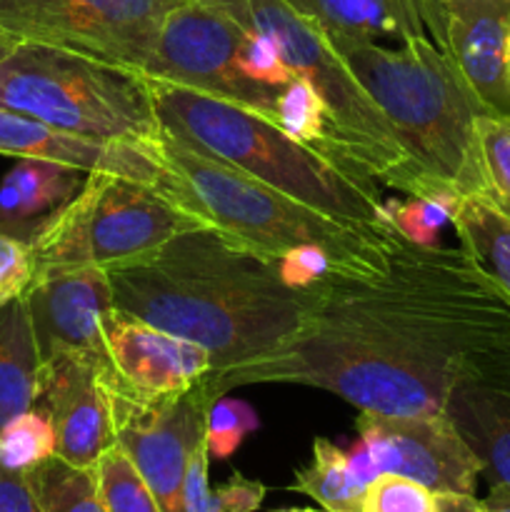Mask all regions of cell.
Listing matches in <instances>:
<instances>
[{"label": "cell", "mask_w": 510, "mask_h": 512, "mask_svg": "<svg viewBox=\"0 0 510 512\" xmlns=\"http://www.w3.org/2000/svg\"><path fill=\"white\" fill-rule=\"evenodd\" d=\"M510 348V300L465 248L395 240L375 280L328 278L295 338L213 380L328 390L375 415L445 413L460 380Z\"/></svg>", "instance_id": "cell-1"}, {"label": "cell", "mask_w": 510, "mask_h": 512, "mask_svg": "<svg viewBox=\"0 0 510 512\" xmlns=\"http://www.w3.org/2000/svg\"><path fill=\"white\" fill-rule=\"evenodd\" d=\"M108 275L120 313L208 350L213 380L283 350L318 300V285L290 288L275 263L208 228Z\"/></svg>", "instance_id": "cell-2"}, {"label": "cell", "mask_w": 510, "mask_h": 512, "mask_svg": "<svg viewBox=\"0 0 510 512\" xmlns=\"http://www.w3.org/2000/svg\"><path fill=\"white\" fill-rule=\"evenodd\" d=\"M133 145L148 160L150 183L170 203L245 253L278 263L288 250L313 243L333 255L338 278L375 280L388 270L395 230H365L328 218L163 125L153 138Z\"/></svg>", "instance_id": "cell-3"}, {"label": "cell", "mask_w": 510, "mask_h": 512, "mask_svg": "<svg viewBox=\"0 0 510 512\" xmlns=\"http://www.w3.org/2000/svg\"><path fill=\"white\" fill-rule=\"evenodd\" d=\"M393 128L405 158L408 195L493 198L480 110L460 75L428 35L383 43H333Z\"/></svg>", "instance_id": "cell-4"}, {"label": "cell", "mask_w": 510, "mask_h": 512, "mask_svg": "<svg viewBox=\"0 0 510 512\" xmlns=\"http://www.w3.org/2000/svg\"><path fill=\"white\" fill-rule=\"evenodd\" d=\"M160 125L288 198L365 230H393L368 175L290 138L270 115L148 78Z\"/></svg>", "instance_id": "cell-5"}, {"label": "cell", "mask_w": 510, "mask_h": 512, "mask_svg": "<svg viewBox=\"0 0 510 512\" xmlns=\"http://www.w3.org/2000/svg\"><path fill=\"white\" fill-rule=\"evenodd\" d=\"M0 105L103 145L160 130L143 73L43 43H15L0 58Z\"/></svg>", "instance_id": "cell-6"}, {"label": "cell", "mask_w": 510, "mask_h": 512, "mask_svg": "<svg viewBox=\"0 0 510 512\" xmlns=\"http://www.w3.org/2000/svg\"><path fill=\"white\" fill-rule=\"evenodd\" d=\"M248 33L273 40L295 75L308 80L325 103L328 130L323 153L355 173L400 188L403 150L393 128L365 93L325 30L293 0H210Z\"/></svg>", "instance_id": "cell-7"}, {"label": "cell", "mask_w": 510, "mask_h": 512, "mask_svg": "<svg viewBox=\"0 0 510 512\" xmlns=\"http://www.w3.org/2000/svg\"><path fill=\"white\" fill-rule=\"evenodd\" d=\"M203 225L170 203L150 180L115 170L88 173L78 193L45 215L30 235L35 273L113 270L135 263Z\"/></svg>", "instance_id": "cell-8"}, {"label": "cell", "mask_w": 510, "mask_h": 512, "mask_svg": "<svg viewBox=\"0 0 510 512\" xmlns=\"http://www.w3.org/2000/svg\"><path fill=\"white\" fill-rule=\"evenodd\" d=\"M185 0H0V30L15 43L75 50L143 70L160 20Z\"/></svg>", "instance_id": "cell-9"}, {"label": "cell", "mask_w": 510, "mask_h": 512, "mask_svg": "<svg viewBox=\"0 0 510 512\" xmlns=\"http://www.w3.org/2000/svg\"><path fill=\"white\" fill-rule=\"evenodd\" d=\"M248 30L210 0H185L165 13L140 73L183 85L273 118L278 90L240 70Z\"/></svg>", "instance_id": "cell-10"}, {"label": "cell", "mask_w": 510, "mask_h": 512, "mask_svg": "<svg viewBox=\"0 0 510 512\" xmlns=\"http://www.w3.org/2000/svg\"><path fill=\"white\" fill-rule=\"evenodd\" d=\"M113 413L115 443L128 453L163 512H183L188 458L205 438L210 405L220 398L208 378L183 395L133 400L105 388Z\"/></svg>", "instance_id": "cell-11"}, {"label": "cell", "mask_w": 510, "mask_h": 512, "mask_svg": "<svg viewBox=\"0 0 510 512\" xmlns=\"http://www.w3.org/2000/svg\"><path fill=\"white\" fill-rule=\"evenodd\" d=\"M355 428L378 475H403L433 493L475 495L483 465L445 413H360Z\"/></svg>", "instance_id": "cell-12"}, {"label": "cell", "mask_w": 510, "mask_h": 512, "mask_svg": "<svg viewBox=\"0 0 510 512\" xmlns=\"http://www.w3.org/2000/svg\"><path fill=\"white\" fill-rule=\"evenodd\" d=\"M425 28L480 115L510 120V0H425Z\"/></svg>", "instance_id": "cell-13"}, {"label": "cell", "mask_w": 510, "mask_h": 512, "mask_svg": "<svg viewBox=\"0 0 510 512\" xmlns=\"http://www.w3.org/2000/svg\"><path fill=\"white\" fill-rule=\"evenodd\" d=\"M23 298L43 365L58 358L105 363V330L118 313L108 270L65 268L35 273Z\"/></svg>", "instance_id": "cell-14"}, {"label": "cell", "mask_w": 510, "mask_h": 512, "mask_svg": "<svg viewBox=\"0 0 510 512\" xmlns=\"http://www.w3.org/2000/svg\"><path fill=\"white\" fill-rule=\"evenodd\" d=\"M105 388L133 400H160L183 395L213 373L208 350L170 335L133 315L115 313L105 330Z\"/></svg>", "instance_id": "cell-15"}, {"label": "cell", "mask_w": 510, "mask_h": 512, "mask_svg": "<svg viewBox=\"0 0 510 512\" xmlns=\"http://www.w3.org/2000/svg\"><path fill=\"white\" fill-rule=\"evenodd\" d=\"M98 360L58 358L45 365L38 403L55 430V455L75 468H95L115 445L113 413Z\"/></svg>", "instance_id": "cell-16"}, {"label": "cell", "mask_w": 510, "mask_h": 512, "mask_svg": "<svg viewBox=\"0 0 510 512\" xmlns=\"http://www.w3.org/2000/svg\"><path fill=\"white\" fill-rule=\"evenodd\" d=\"M445 415L480 460L490 485L510 488V348L455 385Z\"/></svg>", "instance_id": "cell-17"}, {"label": "cell", "mask_w": 510, "mask_h": 512, "mask_svg": "<svg viewBox=\"0 0 510 512\" xmlns=\"http://www.w3.org/2000/svg\"><path fill=\"white\" fill-rule=\"evenodd\" d=\"M0 155L53 160L85 175L93 170H115V173L150 180L148 160L133 143H93L5 105H0Z\"/></svg>", "instance_id": "cell-18"}, {"label": "cell", "mask_w": 510, "mask_h": 512, "mask_svg": "<svg viewBox=\"0 0 510 512\" xmlns=\"http://www.w3.org/2000/svg\"><path fill=\"white\" fill-rule=\"evenodd\" d=\"M333 43H380L428 35L425 0H293ZM430 38V35H428Z\"/></svg>", "instance_id": "cell-19"}, {"label": "cell", "mask_w": 510, "mask_h": 512, "mask_svg": "<svg viewBox=\"0 0 510 512\" xmlns=\"http://www.w3.org/2000/svg\"><path fill=\"white\" fill-rule=\"evenodd\" d=\"M78 175L80 170L53 160L18 158L0 180V230L30 240L45 215L78 193Z\"/></svg>", "instance_id": "cell-20"}, {"label": "cell", "mask_w": 510, "mask_h": 512, "mask_svg": "<svg viewBox=\"0 0 510 512\" xmlns=\"http://www.w3.org/2000/svg\"><path fill=\"white\" fill-rule=\"evenodd\" d=\"M45 365L25 298L0 305V430L38 405Z\"/></svg>", "instance_id": "cell-21"}, {"label": "cell", "mask_w": 510, "mask_h": 512, "mask_svg": "<svg viewBox=\"0 0 510 512\" xmlns=\"http://www.w3.org/2000/svg\"><path fill=\"white\" fill-rule=\"evenodd\" d=\"M450 223L460 248L473 255L510 300V215L488 195H470L460 200Z\"/></svg>", "instance_id": "cell-22"}, {"label": "cell", "mask_w": 510, "mask_h": 512, "mask_svg": "<svg viewBox=\"0 0 510 512\" xmlns=\"http://www.w3.org/2000/svg\"><path fill=\"white\" fill-rule=\"evenodd\" d=\"M290 488L313 498L323 505L325 512H363L368 485L355 475L345 450L330 440L315 438L313 460L305 468L295 470Z\"/></svg>", "instance_id": "cell-23"}, {"label": "cell", "mask_w": 510, "mask_h": 512, "mask_svg": "<svg viewBox=\"0 0 510 512\" xmlns=\"http://www.w3.org/2000/svg\"><path fill=\"white\" fill-rule=\"evenodd\" d=\"M43 512H108L93 468H75L58 455L25 473Z\"/></svg>", "instance_id": "cell-24"}, {"label": "cell", "mask_w": 510, "mask_h": 512, "mask_svg": "<svg viewBox=\"0 0 510 512\" xmlns=\"http://www.w3.org/2000/svg\"><path fill=\"white\" fill-rule=\"evenodd\" d=\"M93 470L108 512H163L150 485L118 443L100 455Z\"/></svg>", "instance_id": "cell-25"}, {"label": "cell", "mask_w": 510, "mask_h": 512, "mask_svg": "<svg viewBox=\"0 0 510 512\" xmlns=\"http://www.w3.org/2000/svg\"><path fill=\"white\" fill-rule=\"evenodd\" d=\"M55 455V430L43 405H33L0 430V465L28 473Z\"/></svg>", "instance_id": "cell-26"}, {"label": "cell", "mask_w": 510, "mask_h": 512, "mask_svg": "<svg viewBox=\"0 0 510 512\" xmlns=\"http://www.w3.org/2000/svg\"><path fill=\"white\" fill-rule=\"evenodd\" d=\"M273 120L298 143L323 148L325 130H328V113L318 90L300 75H293L278 90L273 108Z\"/></svg>", "instance_id": "cell-27"}, {"label": "cell", "mask_w": 510, "mask_h": 512, "mask_svg": "<svg viewBox=\"0 0 510 512\" xmlns=\"http://www.w3.org/2000/svg\"><path fill=\"white\" fill-rule=\"evenodd\" d=\"M460 198L453 195H410L408 200L385 203V220L400 238L423 248L438 245V233L450 223Z\"/></svg>", "instance_id": "cell-28"}, {"label": "cell", "mask_w": 510, "mask_h": 512, "mask_svg": "<svg viewBox=\"0 0 510 512\" xmlns=\"http://www.w3.org/2000/svg\"><path fill=\"white\" fill-rule=\"evenodd\" d=\"M258 428V413L248 403L220 395L210 405L208 425H205V443H208L210 458L228 460L243 445V440Z\"/></svg>", "instance_id": "cell-29"}, {"label": "cell", "mask_w": 510, "mask_h": 512, "mask_svg": "<svg viewBox=\"0 0 510 512\" xmlns=\"http://www.w3.org/2000/svg\"><path fill=\"white\" fill-rule=\"evenodd\" d=\"M363 512H438L435 493L403 475L380 473L365 488Z\"/></svg>", "instance_id": "cell-30"}, {"label": "cell", "mask_w": 510, "mask_h": 512, "mask_svg": "<svg viewBox=\"0 0 510 512\" xmlns=\"http://www.w3.org/2000/svg\"><path fill=\"white\" fill-rule=\"evenodd\" d=\"M478 135L493 200L510 215V120L480 115Z\"/></svg>", "instance_id": "cell-31"}, {"label": "cell", "mask_w": 510, "mask_h": 512, "mask_svg": "<svg viewBox=\"0 0 510 512\" xmlns=\"http://www.w3.org/2000/svg\"><path fill=\"white\" fill-rule=\"evenodd\" d=\"M33 280L35 258L30 243L0 230V305L23 298Z\"/></svg>", "instance_id": "cell-32"}, {"label": "cell", "mask_w": 510, "mask_h": 512, "mask_svg": "<svg viewBox=\"0 0 510 512\" xmlns=\"http://www.w3.org/2000/svg\"><path fill=\"white\" fill-rule=\"evenodd\" d=\"M280 280L290 288H313V285L323 283L328 278H338V265H335L333 255L325 248L313 243L298 245V248L288 250L283 258L275 263Z\"/></svg>", "instance_id": "cell-33"}, {"label": "cell", "mask_w": 510, "mask_h": 512, "mask_svg": "<svg viewBox=\"0 0 510 512\" xmlns=\"http://www.w3.org/2000/svg\"><path fill=\"white\" fill-rule=\"evenodd\" d=\"M240 70L250 80L273 90L283 88L295 75L283 60L280 50L275 48L273 40L258 33H248V38H245L243 50H240Z\"/></svg>", "instance_id": "cell-34"}, {"label": "cell", "mask_w": 510, "mask_h": 512, "mask_svg": "<svg viewBox=\"0 0 510 512\" xmlns=\"http://www.w3.org/2000/svg\"><path fill=\"white\" fill-rule=\"evenodd\" d=\"M265 485L245 478L243 473L230 475L228 483L218 485L210 495L213 512H255L265 500Z\"/></svg>", "instance_id": "cell-35"}, {"label": "cell", "mask_w": 510, "mask_h": 512, "mask_svg": "<svg viewBox=\"0 0 510 512\" xmlns=\"http://www.w3.org/2000/svg\"><path fill=\"white\" fill-rule=\"evenodd\" d=\"M0 512H43L23 473L0 465Z\"/></svg>", "instance_id": "cell-36"}, {"label": "cell", "mask_w": 510, "mask_h": 512, "mask_svg": "<svg viewBox=\"0 0 510 512\" xmlns=\"http://www.w3.org/2000/svg\"><path fill=\"white\" fill-rule=\"evenodd\" d=\"M438 512H483V503L470 493H435Z\"/></svg>", "instance_id": "cell-37"}, {"label": "cell", "mask_w": 510, "mask_h": 512, "mask_svg": "<svg viewBox=\"0 0 510 512\" xmlns=\"http://www.w3.org/2000/svg\"><path fill=\"white\" fill-rule=\"evenodd\" d=\"M480 503H483V512H510V488L508 485H490V493Z\"/></svg>", "instance_id": "cell-38"}, {"label": "cell", "mask_w": 510, "mask_h": 512, "mask_svg": "<svg viewBox=\"0 0 510 512\" xmlns=\"http://www.w3.org/2000/svg\"><path fill=\"white\" fill-rule=\"evenodd\" d=\"M13 45H15V40L0 30V58H5V55L10 53V48H13Z\"/></svg>", "instance_id": "cell-39"}, {"label": "cell", "mask_w": 510, "mask_h": 512, "mask_svg": "<svg viewBox=\"0 0 510 512\" xmlns=\"http://www.w3.org/2000/svg\"><path fill=\"white\" fill-rule=\"evenodd\" d=\"M270 512H320L315 508H285V510H270Z\"/></svg>", "instance_id": "cell-40"}, {"label": "cell", "mask_w": 510, "mask_h": 512, "mask_svg": "<svg viewBox=\"0 0 510 512\" xmlns=\"http://www.w3.org/2000/svg\"><path fill=\"white\" fill-rule=\"evenodd\" d=\"M508 58H510V55H508Z\"/></svg>", "instance_id": "cell-41"}]
</instances>
